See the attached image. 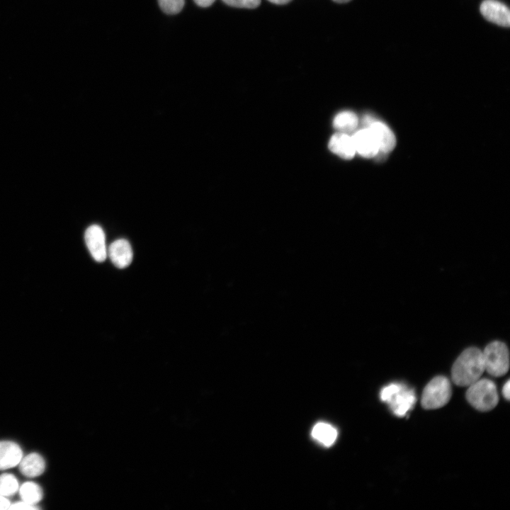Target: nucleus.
<instances>
[{
	"instance_id": "14",
	"label": "nucleus",
	"mask_w": 510,
	"mask_h": 510,
	"mask_svg": "<svg viewBox=\"0 0 510 510\" xmlns=\"http://www.w3.org/2000/svg\"><path fill=\"white\" fill-rule=\"evenodd\" d=\"M312 436L324 446H332L336 439L337 431L329 424L319 422L312 429Z\"/></svg>"
},
{
	"instance_id": "18",
	"label": "nucleus",
	"mask_w": 510,
	"mask_h": 510,
	"mask_svg": "<svg viewBox=\"0 0 510 510\" xmlns=\"http://www.w3.org/2000/svg\"><path fill=\"white\" fill-rule=\"evenodd\" d=\"M158 3L163 12L174 15L182 10L185 0H158Z\"/></svg>"
},
{
	"instance_id": "25",
	"label": "nucleus",
	"mask_w": 510,
	"mask_h": 510,
	"mask_svg": "<svg viewBox=\"0 0 510 510\" xmlns=\"http://www.w3.org/2000/svg\"><path fill=\"white\" fill-rule=\"evenodd\" d=\"M270 2L275 4H285L288 2H290L291 0H268Z\"/></svg>"
},
{
	"instance_id": "5",
	"label": "nucleus",
	"mask_w": 510,
	"mask_h": 510,
	"mask_svg": "<svg viewBox=\"0 0 510 510\" xmlns=\"http://www.w3.org/2000/svg\"><path fill=\"white\" fill-rule=\"evenodd\" d=\"M85 242L91 255L98 262L104 261L107 257L106 236L103 229L97 225L89 226L84 234Z\"/></svg>"
},
{
	"instance_id": "22",
	"label": "nucleus",
	"mask_w": 510,
	"mask_h": 510,
	"mask_svg": "<svg viewBox=\"0 0 510 510\" xmlns=\"http://www.w3.org/2000/svg\"><path fill=\"white\" fill-rule=\"evenodd\" d=\"M502 394L504 398H506L507 400H509L510 398V382L509 380H507L506 382L502 388Z\"/></svg>"
},
{
	"instance_id": "8",
	"label": "nucleus",
	"mask_w": 510,
	"mask_h": 510,
	"mask_svg": "<svg viewBox=\"0 0 510 510\" xmlns=\"http://www.w3.org/2000/svg\"><path fill=\"white\" fill-rule=\"evenodd\" d=\"M356 152L366 158L375 157L379 152L377 141L368 128L356 131L352 136Z\"/></svg>"
},
{
	"instance_id": "19",
	"label": "nucleus",
	"mask_w": 510,
	"mask_h": 510,
	"mask_svg": "<svg viewBox=\"0 0 510 510\" xmlns=\"http://www.w3.org/2000/svg\"><path fill=\"white\" fill-rule=\"evenodd\" d=\"M226 4L237 7L245 8H254L259 6L261 0H222Z\"/></svg>"
},
{
	"instance_id": "13",
	"label": "nucleus",
	"mask_w": 510,
	"mask_h": 510,
	"mask_svg": "<svg viewBox=\"0 0 510 510\" xmlns=\"http://www.w3.org/2000/svg\"><path fill=\"white\" fill-rule=\"evenodd\" d=\"M19 465L20 472L26 477H37L40 475L45 468L43 458L36 453H32L22 458Z\"/></svg>"
},
{
	"instance_id": "1",
	"label": "nucleus",
	"mask_w": 510,
	"mask_h": 510,
	"mask_svg": "<svg viewBox=\"0 0 510 510\" xmlns=\"http://www.w3.org/2000/svg\"><path fill=\"white\" fill-rule=\"evenodd\" d=\"M484 370L482 351L476 347H470L454 362L451 369L452 380L458 386L468 387L479 380Z\"/></svg>"
},
{
	"instance_id": "4",
	"label": "nucleus",
	"mask_w": 510,
	"mask_h": 510,
	"mask_svg": "<svg viewBox=\"0 0 510 510\" xmlns=\"http://www.w3.org/2000/svg\"><path fill=\"white\" fill-rule=\"evenodd\" d=\"M484 369L492 376L504 375L509 368V353L506 345L500 341L489 343L482 351Z\"/></svg>"
},
{
	"instance_id": "15",
	"label": "nucleus",
	"mask_w": 510,
	"mask_h": 510,
	"mask_svg": "<svg viewBox=\"0 0 510 510\" xmlns=\"http://www.w3.org/2000/svg\"><path fill=\"white\" fill-rule=\"evenodd\" d=\"M358 117L351 111L339 113L334 120V127L342 132H349L356 129Z\"/></svg>"
},
{
	"instance_id": "2",
	"label": "nucleus",
	"mask_w": 510,
	"mask_h": 510,
	"mask_svg": "<svg viewBox=\"0 0 510 510\" xmlns=\"http://www.w3.org/2000/svg\"><path fill=\"white\" fill-rule=\"evenodd\" d=\"M466 399L474 408L480 412L493 409L499 401L495 384L485 378H480L468 386Z\"/></svg>"
},
{
	"instance_id": "3",
	"label": "nucleus",
	"mask_w": 510,
	"mask_h": 510,
	"mask_svg": "<svg viewBox=\"0 0 510 510\" xmlns=\"http://www.w3.org/2000/svg\"><path fill=\"white\" fill-rule=\"evenodd\" d=\"M452 395L451 385L445 376L431 380L423 390L421 404L425 409H436L445 406Z\"/></svg>"
},
{
	"instance_id": "23",
	"label": "nucleus",
	"mask_w": 510,
	"mask_h": 510,
	"mask_svg": "<svg viewBox=\"0 0 510 510\" xmlns=\"http://www.w3.org/2000/svg\"><path fill=\"white\" fill-rule=\"evenodd\" d=\"M195 3L200 7H208L211 6L215 0H193Z\"/></svg>"
},
{
	"instance_id": "26",
	"label": "nucleus",
	"mask_w": 510,
	"mask_h": 510,
	"mask_svg": "<svg viewBox=\"0 0 510 510\" xmlns=\"http://www.w3.org/2000/svg\"><path fill=\"white\" fill-rule=\"evenodd\" d=\"M333 1H335V2H336V3L343 4V3L348 2V1H350L351 0H333Z\"/></svg>"
},
{
	"instance_id": "6",
	"label": "nucleus",
	"mask_w": 510,
	"mask_h": 510,
	"mask_svg": "<svg viewBox=\"0 0 510 510\" xmlns=\"http://www.w3.org/2000/svg\"><path fill=\"white\" fill-rule=\"evenodd\" d=\"M416 402L414 390L401 384L400 388L386 402L392 413L399 417L404 416Z\"/></svg>"
},
{
	"instance_id": "11",
	"label": "nucleus",
	"mask_w": 510,
	"mask_h": 510,
	"mask_svg": "<svg viewBox=\"0 0 510 510\" xmlns=\"http://www.w3.org/2000/svg\"><path fill=\"white\" fill-rule=\"evenodd\" d=\"M329 147L332 152L346 159L353 158L356 153L352 137L346 132L334 134L329 140Z\"/></svg>"
},
{
	"instance_id": "21",
	"label": "nucleus",
	"mask_w": 510,
	"mask_h": 510,
	"mask_svg": "<svg viewBox=\"0 0 510 510\" xmlns=\"http://www.w3.org/2000/svg\"><path fill=\"white\" fill-rule=\"evenodd\" d=\"M11 506L10 501L6 499V497H4L1 494H0V510H6L9 509Z\"/></svg>"
},
{
	"instance_id": "24",
	"label": "nucleus",
	"mask_w": 510,
	"mask_h": 510,
	"mask_svg": "<svg viewBox=\"0 0 510 510\" xmlns=\"http://www.w3.org/2000/svg\"><path fill=\"white\" fill-rule=\"evenodd\" d=\"M375 120L374 118L370 115H366L363 118V123L365 125L364 128H368L373 122H374Z\"/></svg>"
},
{
	"instance_id": "17",
	"label": "nucleus",
	"mask_w": 510,
	"mask_h": 510,
	"mask_svg": "<svg viewBox=\"0 0 510 510\" xmlns=\"http://www.w3.org/2000/svg\"><path fill=\"white\" fill-rule=\"evenodd\" d=\"M18 489V482L14 475L4 473L0 475V494L4 497L14 494Z\"/></svg>"
},
{
	"instance_id": "20",
	"label": "nucleus",
	"mask_w": 510,
	"mask_h": 510,
	"mask_svg": "<svg viewBox=\"0 0 510 510\" xmlns=\"http://www.w3.org/2000/svg\"><path fill=\"white\" fill-rule=\"evenodd\" d=\"M40 509V507H38L35 505H33V504H28L24 501L18 502L13 503L12 504H11V506L9 507V509H16V510L17 509L35 510V509Z\"/></svg>"
},
{
	"instance_id": "12",
	"label": "nucleus",
	"mask_w": 510,
	"mask_h": 510,
	"mask_svg": "<svg viewBox=\"0 0 510 510\" xmlns=\"http://www.w3.org/2000/svg\"><path fill=\"white\" fill-rule=\"evenodd\" d=\"M22 458V450L17 443L0 441V470L16 466Z\"/></svg>"
},
{
	"instance_id": "7",
	"label": "nucleus",
	"mask_w": 510,
	"mask_h": 510,
	"mask_svg": "<svg viewBox=\"0 0 510 510\" xmlns=\"http://www.w3.org/2000/svg\"><path fill=\"white\" fill-rule=\"evenodd\" d=\"M487 21L503 27L510 25V11L506 5L498 0H484L480 8Z\"/></svg>"
},
{
	"instance_id": "9",
	"label": "nucleus",
	"mask_w": 510,
	"mask_h": 510,
	"mask_svg": "<svg viewBox=\"0 0 510 510\" xmlns=\"http://www.w3.org/2000/svg\"><path fill=\"white\" fill-rule=\"evenodd\" d=\"M107 256L116 267L124 268L131 264L133 253L129 242L120 239L110 244L107 249Z\"/></svg>"
},
{
	"instance_id": "10",
	"label": "nucleus",
	"mask_w": 510,
	"mask_h": 510,
	"mask_svg": "<svg viewBox=\"0 0 510 510\" xmlns=\"http://www.w3.org/2000/svg\"><path fill=\"white\" fill-rule=\"evenodd\" d=\"M368 128L370 130L377 141L379 148L378 153L387 154L395 148L396 144L395 136L385 123L375 120Z\"/></svg>"
},
{
	"instance_id": "16",
	"label": "nucleus",
	"mask_w": 510,
	"mask_h": 510,
	"mask_svg": "<svg viewBox=\"0 0 510 510\" xmlns=\"http://www.w3.org/2000/svg\"><path fill=\"white\" fill-rule=\"evenodd\" d=\"M19 492L23 501L33 505L38 503L42 497L41 487L33 482L23 483L20 487Z\"/></svg>"
}]
</instances>
